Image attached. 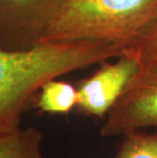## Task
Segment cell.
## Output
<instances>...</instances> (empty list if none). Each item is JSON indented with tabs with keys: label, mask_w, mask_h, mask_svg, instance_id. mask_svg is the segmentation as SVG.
I'll list each match as a JSON object with an SVG mask.
<instances>
[{
	"label": "cell",
	"mask_w": 157,
	"mask_h": 158,
	"mask_svg": "<svg viewBox=\"0 0 157 158\" xmlns=\"http://www.w3.org/2000/svg\"><path fill=\"white\" fill-rule=\"evenodd\" d=\"M126 53L121 46L90 40L0 48V137L19 127L29 98L46 82Z\"/></svg>",
	"instance_id": "cell-1"
},
{
	"label": "cell",
	"mask_w": 157,
	"mask_h": 158,
	"mask_svg": "<svg viewBox=\"0 0 157 158\" xmlns=\"http://www.w3.org/2000/svg\"><path fill=\"white\" fill-rule=\"evenodd\" d=\"M156 25L157 0H68L40 43L90 40L130 51Z\"/></svg>",
	"instance_id": "cell-2"
},
{
	"label": "cell",
	"mask_w": 157,
	"mask_h": 158,
	"mask_svg": "<svg viewBox=\"0 0 157 158\" xmlns=\"http://www.w3.org/2000/svg\"><path fill=\"white\" fill-rule=\"evenodd\" d=\"M157 127V60L142 62L100 130L104 137L126 136Z\"/></svg>",
	"instance_id": "cell-3"
},
{
	"label": "cell",
	"mask_w": 157,
	"mask_h": 158,
	"mask_svg": "<svg viewBox=\"0 0 157 158\" xmlns=\"http://www.w3.org/2000/svg\"><path fill=\"white\" fill-rule=\"evenodd\" d=\"M68 0H0L1 49H27L39 44Z\"/></svg>",
	"instance_id": "cell-4"
},
{
	"label": "cell",
	"mask_w": 157,
	"mask_h": 158,
	"mask_svg": "<svg viewBox=\"0 0 157 158\" xmlns=\"http://www.w3.org/2000/svg\"><path fill=\"white\" fill-rule=\"evenodd\" d=\"M140 66L139 58L130 51L113 63L104 61L99 69L80 84L76 106L88 115L106 116Z\"/></svg>",
	"instance_id": "cell-5"
},
{
	"label": "cell",
	"mask_w": 157,
	"mask_h": 158,
	"mask_svg": "<svg viewBox=\"0 0 157 158\" xmlns=\"http://www.w3.org/2000/svg\"><path fill=\"white\" fill-rule=\"evenodd\" d=\"M41 131L36 127H18L0 137V158H44Z\"/></svg>",
	"instance_id": "cell-6"
},
{
	"label": "cell",
	"mask_w": 157,
	"mask_h": 158,
	"mask_svg": "<svg viewBox=\"0 0 157 158\" xmlns=\"http://www.w3.org/2000/svg\"><path fill=\"white\" fill-rule=\"evenodd\" d=\"M78 104V90L71 84L51 80L41 87L38 107L43 112L68 113Z\"/></svg>",
	"instance_id": "cell-7"
},
{
	"label": "cell",
	"mask_w": 157,
	"mask_h": 158,
	"mask_svg": "<svg viewBox=\"0 0 157 158\" xmlns=\"http://www.w3.org/2000/svg\"><path fill=\"white\" fill-rule=\"evenodd\" d=\"M116 158H157V133L137 131L126 135Z\"/></svg>",
	"instance_id": "cell-8"
},
{
	"label": "cell",
	"mask_w": 157,
	"mask_h": 158,
	"mask_svg": "<svg viewBox=\"0 0 157 158\" xmlns=\"http://www.w3.org/2000/svg\"><path fill=\"white\" fill-rule=\"evenodd\" d=\"M139 58L140 62L157 60V25L141 43L130 50Z\"/></svg>",
	"instance_id": "cell-9"
}]
</instances>
